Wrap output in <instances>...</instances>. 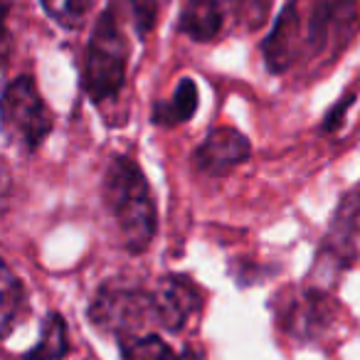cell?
Here are the masks:
<instances>
[{
    "label": "cell",
    "mask_w": 360,
    "mask_h": 360,
    "mask_svg": "<svg viewBox=\"0 0 360 360\" xmlns=\"http://www.w3.org/2000/svg\"><path fill=\"white\" fill-rule=\"evenodd\" d=\"M104 202L124 247L134 255L148 250L155 237L158 215L148 180L129 155H114L104 175Z\"/></svg>",
    "instance_id": "cell-1"
},
{
    "label": "cell",
    "mask_w": 360,
    "mask_h": 360,
    "mask_svg": "<svg viewBox=\"0 0 360 360\" xmlns=\"http://www.w3.org/2000/svg\"><path fill=\"white\" fill-rule=\"evenodd\" d=\"M121 13L124 8L119 0H114L99 15L89 37L84 60V89L94 104L119 96L126 82L131 47L121 25Z\"/></svg>",
    "instance_id": "cell-2"
},
{
    "label": "cell",
    "mask_w": 360,
    "mask_h": 360,
    "mask_svg": "<svg viewBox=\"0 0 360 360\" xmlns=\"http://www.w3.org/2000/svg\"><path fill=\"white\" fill-rule=\"evenodd\" d=\"M358 237H360V191H348L335 205L328 220L321 245L316 250L309 279L311 286L333 289L338 279L358 259Z\"/></svg>",
    "instance_id": "cell-3"
},
{
    "label": "cell",
    "mask_w": 360,
    "mask_h": 360,
    "mask_svg": "<svg viewBox=\"0 0 360 360\" xmlns=\"http://www.w3.org/2000/svg\"><path fill=\"white\" fill-rule=\"evenodd\" d=\"M0 126L13 146L35 150L52 131V114L32 77H18L0 96Z\"/></svg>",
    "instance_id": "cell-4"
},
{
    "label": "cell",
    "mask_w": 360,
    "mask_h": 360,
    "mask_svg": "<svg viewBox=\"0 0 360 360\" xmlns=\"http://www.w3.org/2000/svg\"><path fill=\"white\" fill-rule=\"evenodd\" d=\"M89 319L116 338L146 335V328L160 326L158 304L153 291L129 289V286H104L89 306Z\"/></svg>",
    "instance_id": "cell-5"
},
{
    "label": "cell",
    "mask_w": 360,
    "mask_h": 360,
    "mask_svg": "<svg viewBox=\"0 0 360 360\" xmlns=\"http://www.w3.org/2000/svg\"><path fill=\"white\" fill-rule=\"evenodd\" d=\"M279 323L289 335L299 340H311L323 335V330L333 323V301L328 291L319 286H306L289 299L281 301Z\"/></svg>",
    "instance_id": "cell-6"
},
{
    "label": "cell",
    "mask_w": 360,
    "mask_h": 360,
    "mask_svg": "<svg viewBox=\"0 0 360 360\" xmlns=\"http://www.w3.org/2000/svg\"><path fill=\"white\" fill-rule=\"evenodd\" d=\"M358 25V0H319L306 27V45L314 55L330 42L340 45Z\"/></svg>",
    "instance_id": "cell-7"
},
{
    "label": "cell",
    "mask_w": 360,
    "mask_h": 360,
    "mask_svg": "<svg viewBox=\"0 0 360 360\" xmlns=\"http://www.w3.org/2000/svg\"><path fill=\"white\" fill-rule=\"evenodd\" d=\"M250 153L252 146L245 134H240L232 126H220V129H212L205 141L198 146V150L193 153V163L200 173L217 178V175L230 173L235 165L245 163Z\"/></svg>",
    "instance_id": "cell-8"
},
{
    "label": "cell",
    "mask_w": 360,
    "mask_h": 360,
    "mask_svg": "<svg viewBox=\"0 0 360 360\" xmlns=\"http://www.w3.org/2000/svg\"><path fill=\"white\" fill-rule=\"evenodd\" d=\"M160 314V328L183 330L200 309V289L188 276H163L153 289Z\"/></svg>",
    "instance_id": "cell-9"
},
{
    "label": "cell",
    "mask_w": 360,
    "mask_h": 360,
    "mask_svg": "<svg viewBox=\"0 0 360 360\" xmlns=\"http://www.w3.org/2000/svg\"><path fill=\"white\" fill-rule=\"evenodd\" d=\"M299 42L301 40V18H299V6L296 0H289L286 8L279 13L274 27L266 35L264 40V62L269 67V72L274 75H281L286 72L296 60V52H299Z\"/></svg>",
    "instance_id": "cell-10"
},
{
    "label": "cell",
    "mask_w": 360,
    "mask_h": 360,
    "mask_svg": "<svg viewBox=\"0 0 360 360\" xmlns=\"http://www.w3.org/2000/svg\"><path fill=\"white\" fill-rule=\"evenodd\" d=\"M225 13L220 0H188L180 11V32L195 42H210L220 35Z\"/></svg>",
    "instance_id": "cell-11"
},
{
    "label": "cell",
    "mask_w": 360,
    "mask_h": 360,
    "mask_svg": "<svg viewBox=\"0 0 360 360\" xmlns=\"http://www.w3.org/2000/svg\"><path fill=\"white\" fill-rule=\"evenodd\" d=\"M124 360H202L195 350H175L155 333L119 338Z\"/></svg>",
    "instance_id": "cell-12"
},
{
    "label": "cell",
    "mask_w": 360,
    "mask_h": 360,
    "mask_svg": "<svg viewBox=\"0 0 360 360\" xmlns=\"http://www.w3.org/2000/svg\"><path fill=\"white\" fill-rule=\"evenodd\" d=\"M25 306V289L13 269L0 259V340H6L18 326Z\"/></svg>",
    "instance_id": "cell-13"
},
{
    "label": "cell",
    "mask_w": 360,
    "mask_h": 360,
    "mask_svg": "<svg viewBox=\"0 0 360 360\" xmlns=\"http://www.w3.org/2000/svg\"><path fill=\"white\" fill-rule=\"evenodd\" d=\"M198 109V86L193 79H183L168 101H155L153 104V124L158 126H175L186 124Z\"/></svg>",
    "instance_id": "cell-14"
},
{
    "label": "cell",
    "mask_w": 360,
    "mask_h": 360,
    "mask_svg": "<svg viewBox=\"0 0 360 360\" xmlns=\"http://www.w3.org/2000/svg\"><path fill=\"white\" fill-rule=\"evenodd\" d=\"M70 353V340H67V323L60 314H47L42 323V338L35 348L25 353V360H60Z\"/></svg>",
    "instance_id": "cell-15"
},
{
    "label": "cell",
    "mask_w": 360,
    "mask_h": 360,
    "mask_svg": "<svg viewBox=\"0 0 360 360\" xmlns=\"http://www.w3.org/2000/svg\"><path fill=\"white\" fill-rule=\"evenodd\" d=\"M45 13L62 27H79L91 8V0H42Z\"/></svg>",
    "instance_id": "cell-16"
},
{
    "label": "cell",
    "mask_w": 360,
    "mask_h": 360,
    "mask_svg": "<svg viewBox=\"0 0 360 360\" xmlns=\"http://www.w3.org/2000/svg\"><path fill=\"white\" fill-rule=\"evenodd\" d=\"M119 3L131 13L139 37H146L153 30L155 15H158V0H119Z\"/></svg>",
    "instance_id": "cell-17"
},
{
    "label": "cell",
    "mask_w": 360,
    "mask_h": 360,
    "mask_svg": "<svg viewBox=\"0 0 360 360\" xmlns=\"http://www.w3.org/2000/svg\"><path fill=\"white\" fill-rule=\"evenodd\" d=\"M271 0H235V15L247 30H257L266 22Z\"/></svg>",
    "instance_id": "cell-18"
},
{
    "label": "cell",
    "mask_w": 360,
    "mask_h": 360,
    "mask_svg": "<svg viewBox=\"0 0 360 360\" xmlns=\"http://www.w3.org/2000/svg\"><path fill=\"white\" fill-rule=\"evenodd\" d=\"M353 101H355V94H353V91H350V94H345V96H340V99L335 101V104L328 109V114L323 116V124H321V131H323V134H333V131H338L340 126H343L345 114H348V109L353 106Z\"/></svg>",
    "instance_id": "cell-19"
},
{
    "label": "cell",
    "mask_w": 360,
    "mask_h": 360,
    "mask_svg": "<svg viewBox=\"0 0 360 360\" xmlns=\"http://www.w3.org/2000/svg\"><path fill=\"white\" fill-rule=\"evenodd\" d=\"M8 13L11 0H0V70L11 60V30H8Z\"/></svg>",
    "instance_id": "cell-20"
},
{
    "label": "cell",
    "mask_w": 360,
    "mask_h": 360,
    "mask_svg": "<svg viewBox=\"0 0 360 360\" xmlns=\"http://www.w3.org/2000/svg\"><path fill=\"white\" fill-rule=\"evenodd\" d=\"M6 180H8V175H6V170L0 168V188L6 186ZM0 195H3V191H0Z\"/></svg>",
    "instance_id": "cell-21"
}]
</instances>
